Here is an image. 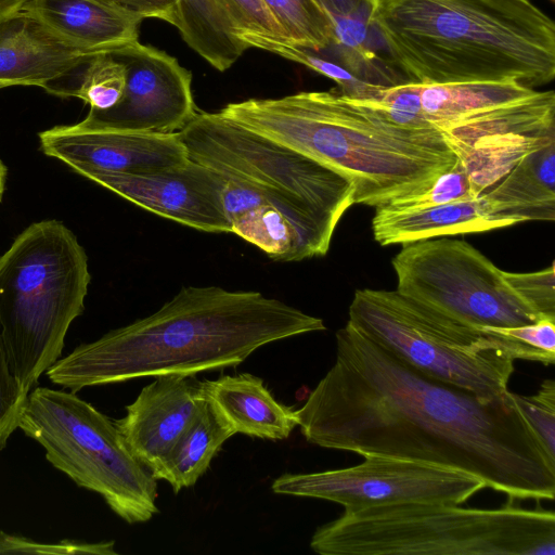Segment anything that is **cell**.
Instances as JSON below:
<instances>
[{
	"instance_id": "1",
	"label": "cell",
	"mask_w": 555,
	"mask_h": 555,
	"mask_svg": "<svg viewBox=\"0 0 555 555\" xmlns=\"http://www.w3.org/2000/svg\"><path fill=\"white\" fill-rule=\"evenodd\" d=\"M294 415L322 448L463 472L511 499L555 495V457L516 393L485 400L428 377L348 322L334 364Z\"/></svg>"
},
{
	"instance_id": "2",
	"label": "cell",
	"mask_w": 555,
	"mask_h": 555,
	"mask_svg": "<svg viewBox=\"0 0 555 555\" xmlns=\"http://www.w3.org/2000/svg\"><path fill=\"white\" fill-rule=\"evenodd\" d=\"M322 319L256 291L182 287L151 315L76 347L47 371L74 392L138 377L234 367L255 350L324 331Z\"/></svg>"
},
{
	"instance_id": "3",
	"label": "cell",
	"mask_w": 555,
	"mask_h": 555,
	"mask_svg": "<svg viewBox=\"0 0 555 555\" xmlns=\"http://www.w3.org/2000/svg\"><path fill=\"white\" fill-rule=\"evenodd\" d=\"M177 134L190 159L222 178L232 233L276 261L327 253L354 204L348 178L219 112L198 111Z\"/></svg>"
},
{
	"instance_id": "4",
	"label": "cell",
	"mask_w": 555,
	"mask_h": 555,
	"mask_svg": "<svg viewBox=\"0 0 555 555\" xmlns=\"http://www.w3.org/2000/svg\"><path fill=\"white\" fill-rule=\"evenodd\" d=\"M367 25L406 82L555 77V24L532 0H375Z\"/></svg>"
},
{
	"instance_id": "5",
	"label": "cell",
	"mask_w": 555,
	"mask_h": 555,
	"mask_svg": "<svg viewBox=\"0 0 555 555\" xmlns=\"http://www.w3.org/2000/svg\"><path fill=\"white\" fill-rule=\"evenodd\" d=\"M219 113L348 178L354 204L382 207L429 186L457 158L434 127H409L337 91L227 104Z\"/></svg>"
},
{
	"instance_id": "6",
	"label": "cell",
	"mask_w": 555,
	"mask_h": 555,
	"mask_svg": "<svg viewBox=\"0 0 555 555\" xmlns=\"http://www.w3.org/2000/svg\"><path fill=\"white\" fill-rule=\"evenodd\" d=\"M310 546L321 555H555V514L511 504L378 505L322 525Z\"/></svg>"
},
{
	"instance_id": "7",
	"label": "cell",
	"mask_w": 555,
	"mask_h": 555,
	"mask_svg": "<svg viewBox=\"0 0 555 555\" xmlns=\"http://www.w3.org/2000/svg\"><path fill=\"white\" fill-rule=\"evenodd\" d=\"M90 280L83 247L54 219L29 224L0 256V333L26 392L59 360Z\"/></svg>"
},
{
	"instance_id": "8",
	"label": "cell",
	"mask_w": 555,
	"mask_h": 555,
	"mask_svg": "<svg viewBox=\"0 0 555 555\" xmlns=\"http://www.w3.org/2000/svg\"><path fill=\"white\" fill-rule=\"evenodd\" d=\"M348 323L426 376L485 400L508 391L515 360L533 361L524 345L448 318L398 289L356 291Z\"/></svg>"
},
{
	"instance_id": "9",
	"label": "cell",
	"mask_w": 555,
	"mask_h": 555,
	"mask_svg": "<svg viewBox=\"0 0 555 555\" xmlns=\"http://www.w3.org/2000/svg\"><path fill=\"white\" fill-rule=\"evenodd\" d=\"M18 428L44 449L53 467L100 494L126 522L158 513L157 480L128 450L115 422L76 392L31 389Z\"/></svg>"
},
{
	"instance_id": "10",
	"label": "cell",
	"mask_w": 555,
	"mask_h": 555,
	"mask_svg": "<svg viewBox=\"0 0 555 555\" xmlns=\"http://www.w3.org/2000/svg\"><path fill=\"white\" fill-rule=\"evenodd\" d=\"M397 289L474 327H514L542 319L508 286L503 271L465 241L403 244L392 258Z\"/></svg>"
},
{
	"instance_id": "11",
	"label": "cell",
	"mask_w": 555,
	"mask_h": 555,
	"mask_svg": "<svg viewBox=\"0 0 555 555\" xmlns=\"http://www.w3.org/2000/svg\"><path fill=\"white\" fill-rule=\"evenodd\" d=\"M347 468L284 474L272 482L276 494L327 500L345 512L403 503L463 504L486 483L463 472L412 460L366 455Z\"/></svg>"
},
{
	"instance_id": "12",
	"label": "cell",
	"mask_w": 555,
	"mask_h": 555,
	"mask_svg": "<svg viewBox=\"0 0 555 555\" xmlns=\"http://www.w3.org/2000/svg\"><path fill=\"white\" fill-rule=\"evenodd\" d=\"M126 70L121 99L104 111L91 109L81 124L133 132L172 133L198 112L192 74L177 59L138 41L107 51Z\"/></svg>"
},
{
	"instance_id": "13",
	"label": "cell",
	"mask_w": 555,
	"mask_h": 555,
	"mask_svg": "<svg viewBox=\"0 0 555 555\" xmlns=\"http://www.w3.org/2000/svg\"><path fill=\"white\" fill-rule=\"evenodd\" d=\"M82 177L145 210L192 229L231 232L222 178L193 159L153 172L96 171Z\"/></svg>"
},
{
	"instance_id": "14",
	"label": "cell",
	"mask_w": 555,
	"mask_h": 555,
	"mask_svg": "<svg viewBox=\"0 0 555 555\" xmlns=\"http://www.w3.org/2000/svg\"><path fill=\"white\" fill-rule=\"evenodd\" d=\"M40 150L83 176L142 173L184 164L188 152L177 132H133L88 127L80 121L39 132Z\"/></svg>"
},
{
	"instance_id": "15",
	"label": "cell",
	"mask_w": 555,
	"mask_h": 555,
	"mask_svg": "<svg viewBox=\"0 0 555 555\" xmlns=\"http://www.w3.org/2000/svg\"><path fill=\"white\" fill-rule=\"evenodd\" d=\"M206 402L201 382L192 376L159 375L115 425L131 454L153 475Z\"/></svg>"
},
{
	"instance_id": "16",
	"label": "cell",
	"mask_w": 555,
	"mask_h": 555,
	"mask_svg": "<svg viewBox=\"0 0 555 555\" xmlns=\"http://www.w3.org/2000/svg\"><path fill=\"white\" fill-rule=\"evenodd\" d=\"M94 54L60 37L24 9L0 18V89H44Z\"/></svg>"
},
{
	"instance_id": "17",
	"label": "cell",
	"mask_w": 555,
	"mask_h": 555,
	"mask_svg": "<svg viewBox=\"0 0 555 555\" xmlns=\"http://www.w3.org/2000/svg\"><path fill=\"white\" fill-rule=\"evenodd\" d=\"M519 223L500 212L482 193L459 201L413 209L376 207L372 220L380 245L406 244L446 235L491 231Z\"/></svg>"
},
{
	"instance_id": "18",
	"label": "cell",
	"mask_w": 555,
	"mask_h": 555,
	"mask_svg": "<svg viewBox=\"0 0 555 555\" xmlns=\"http://www.w3.org/2000/svg\"><path fill=\"white\" fill-rule=\"evenodd\" d=\"M23 9L68 42L94 53L138 41L143 21L98 0H28Z\"/></svg>"
},
{
	"instance_id": "19",
	"label": "cell",
	"mask_w": 555,
	"mask_h": 555,
	"mask_svg": "<svg viewBox=\"0 0 555 555\" xmlns=\"http://www.w3.org/2000/svg\"><path fill=\"white\" fill-rule=\"evenodd\" d=\"M201 387L235 434L282 440L297 426L294 410L278 402L255 375H222L201 382Z\"/></svg>"
},
{
	"instance_id": "20",
	"label": "cell",
	"mask_w": 555,
	"mask_h": 555,
	"mask_svg": "<svg viewBox=\"0 0 555 555\" xmlns=\"http://www.w3.org/2000/svg\"><path fill=\"white\" fill-rule=\"evenodd\" d=\"M485 194L502 214L525 221L555 219V141L525 156Z\"/></svg>"
},
{
	"instance_id": "21",
	"label": "cell",
	"mask_w": 555,
	"mask_h": 555,
	"mask_svg": "<svg viewBox=\"0 0 555 555\" xmlns=\"http://www.w3.org/2000/svg\"><path fill=\"white\" fill-rule=\"evenodd\" d=\"M234 434L231 425L207 400L153 477L169 482L175 493L194 486L222 444Z\"/></svg>"
},
{
	"instance_id": "22",
	"label": "cell",
	"mask_w": 555,
	"mask_h": 555,
	"mask_svg": "<svg viewBox=\"0 0 555 555\" xmlns=\"http://www.w3.org/2000/svg\"><path fill=\"white\" fill-rule=\"evenodd\" d=\"M177 3L182 39L217 70L229 69L248 49L216 0H177Z\"/></svg>"
},
{
	"instance_id": "23",
	"label": "cell",
	"mask_w": 555,
	"mask_h": 555,
	"mask_svg": "<svg viewBox=\"0 0 555 555\" xmlns=\"http://www.w3.org/2000/svg\"><path fill=\"white\" fill-rule=\"evenodd\" d=\"M125 85L124 65L108 52H100L50 82L44 90L57 96L79 98L91 109L104 111L119 102Z\"/></svg>"
},
{
	"instance_id": "24",
	"label": "cell",
	"mask_w": 555,
	"mask_h": 555,
	"mask_svg": "<svg viewBox=\"0 0 555 555\" xmlns=\"http://www.w3.org/2000/svg\"><path fill=\"white\" fill-rule=\"evenodd\" d=\"M286 40L313 51L335 41V22L318 0H262Z\"/></svg>"
},
{
	"instance_id": "25",
	"label": "cell",
	"mask_w": 555,
	"mask_h": 555,
	"mask_svg": "<svg viewBox=\"0 0 555 555\" xmlns=\"http://www.w3.org/2000/svg\"><path fill=\"white\" fill-rule=\"evenodd\" d=\"M266 51L302 64L336 82L339 94L352 100H371L385 87L366 82L340 65L327 60L319 51L294 46L289 42H271Z\"/></svg>"
},
{
	"instance_id": "26",
	"label": "cell",
	"mask_w": 555,
	"mask_h": 555,
	"mask_svg": "<svg viewBox=\"0 0 555 555\" xmlns=\"http://www.w3.org/2000/svg\"><path fill=\"white\" fill-rule=\"evenodd\" d=\"M333 18L335 41L330 48L336 51L337 57L340 60L337 62L358 78L373 83L369 73H372L377 66L376 55L366 41L370 29L369 15L333 16Z\"/></svg>"
},
{
	"instance_id": "27",
	"label": "cell",
	"mask_w": 555,
	"mask_h": 555,
	"mask_svg": "<svg viewBox=\"0 0 555 555\" xmlns=\"http://www.w3.org/2000/svg\"><path fill=\"white\" fill-rule=\"evenodd\" d=\"M247 48L263 50L271 42H288L262 0H216Z\"/></svg>"
},
{
	"instance_id": "28",
	"label": "cell",
	"mask_w": 555,
	"mask_h": 555,
	"mask_svg": "<svg viewBox=\"0 0 555 555\" xmlns=\"http://www.w3.org/2000/svg\"><path fill=\"white\" fill-rule=\"evenodd\" d=\"M474 196L467 175L461 163L440 173L426 189L409 196L396 199L386 206L390 209H413L441 205Z\"/></svg>"
},
{
	"instance_id": "29",
	"label": "cell",
	"mask_w": 555,
	"mask_h": 555,
	"mask_svg": "<svg viewBox=\"0 0 555 555\" xmlns=\"http://www.w3.org/2000/svg\"><path fill=\"white\" fill-rule=\"evenodd\" d=\"M503 276L514 293L541 318L555 320L554 263L530 273L503 271Z\"/></svg>"
},
{
	"instance_id": "30",
	"label": "cell",
	"mask_w": 555,
	"mask_h": 555,
	"mask_svg": "<svg viewBox=\"0 0 555 555\" xmlns=\"http://www.w3.org/2000/svg\"><path fill=\"white\" fill-rule=\"evenodd\" d=\"M26 392L16 378L0 333V451L18 427L27 402Z\"/></svg>"
},
{
	"instance_id": "31",
	"label": "cell",
	"mask_w": 555,
	"mask_h": 555,
	"mask_svg": "<svg viewBox=\"0 0 555 555\" xmlns=\"http://www.w3.org/2000/svg\"><path fill=\"white\" fill-rule=\"evenodd\" d=\"M516 398L546 450L555 457V382L545 379L534 395L516 393Z\"/></svg>"
},
{
	"instance_id": "32",
	"label": "cell",
	"mask_w": 555,
	"mask_h": 555,
	"mask_svg": "<svg viewBox=\"0 0 555 555\" xmlns=\"http://www.w3.org/2000/svg\"><path fill=\"white\" fill-rule=\"evenodd\" d=\"M485 330L505 336L524 345L533 356V361L544 365L555 363V320L542 318L538 321L514 327H491Z\"/></svg>"
},
{
	"instance_id": "33",
	"label": "cell",
	"mask_w": 555,
	"mask_h": 555,
	"mask_svg": "<svg viewBox=\"0 0 555 555\" xmlns=\"http://www.w3.org/2000/svg\"><path fill=\"white\" fill-rule=\"evenodd\" d=\"M59 554V555H76V554H99L112 555L114 551V542L100 543H82L74 541H62L55 544L38 543L28 539L8 534L0 531V554Z\"/></svg>"
},
{
	"instance_id": "34",
	"label": "cell",
	"mask_w": 555,
	"mask_h": 555,
	"mask_svg": "<svg viewBox=\"0 0 555 555\" xmlns=\"http://www.w3.org/2000/svg\"><path fill=\"white\" fill-rule=\"evenodd\" d=\"M122 13L139 18H157L180 28L177 0H98Z\"/></svg>"
},
{
	"instance_id": "35",
	"label": "cell",
	"mask_w": 555,
	"mask_h": 555,
	"mask_svg": "<svg viewBox=\"0 0 555 555\" xmlns=\"http://www.w3.org/2000/svg\"><path fill=\"white\" fill-rule=\"evenodd\" d=\"M333 16L370 15L375 0H318Z\"/></svg>"
},
{
	"instance_id": "36",
	"label": "cell",
	"mask_w": 555,
	"mask_h": 555,
	"mask_svg": "<svg viewBox=\"0 0 555 555\" xmlns=\"http://www.w3.org/2000/svg\"><path fill=\"white\" fill-rule=\"evenodd\" d=\"M28 0H0V18L23 9Z\"/></svg>"
},
{
	"instance_id": "37",
	"label": "cell",
	"mask_w": 555,
	"mask_h": 555,
	"mask_svg": "<svg viewBox=\"0 0 555 555\" xmlns=\"http://www.w3.org/2000/svg\"><path fill=\"white\" fill-rule=\"evenodd\" d=\"M8 178V168L0 158V202L2 201Z\"/></svg>"
},
{
	"instance_id": "38",
	"label": "cell",
	"mask_w": 555,
	"mask_h": 555,
	"mask_svg": "<svg viewBox=\"0 0 555 555\" xmlns=\"http://www.w3.org/2000/svg\"><path fill=\"white\" fill-rule=\"evenodd\" d=\"M551 1H554V0H551Z\"/></svg>"
}]
</instances>
